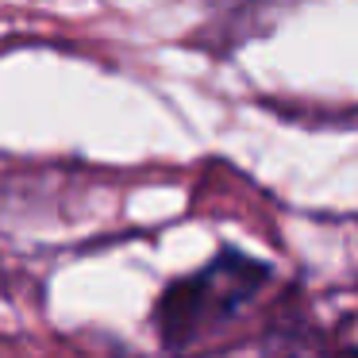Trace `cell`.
Returning <instances> with one entry per match:
<instances>
[{"mask_svg":"<svg viewBox=\"0 0 358 358\" xmlns=\"http://www.w3.org/2000/svg\"><path fill=\"white\" fill-rule=\"evenodd\" d=\"M258 278H262V266H255L250 258L239 255L216 258L208 270L193 273L185 285L170 289V296H162V308H158L162 339L181 343L189 335H196L201 327H208L212 304H216L220 320H227L258 289Z\"/></svg>","mask_w":358,"mask_h":358,"instance_id":"cell-1","label":"cell"},{"mask_svg":"<svg viewBox=\"0 0 358 358\" xmlns=\"http://www.w3.org/2000/svg\"><path fill=\"white\" fill-rule=\"evenodd\" d=\"M239 4H262V0H239Z\"/></svg>","mask_w":358,"mask_h":358,"instance_id":"cell-2","label":"cell"},{"mask_svg":"<svg viewBox=\"0 0 358 358\" xmlns=\"http://www.w3.org/2000/svg\"><path fill=\"white\" fill-rule=\"evenodd\" d=\"M350 358H358V355H350Z\"/></svg>","mask_w":358,"mask_h":358,"instance_id":"cell-3","label":"cell"}]
</instances>
